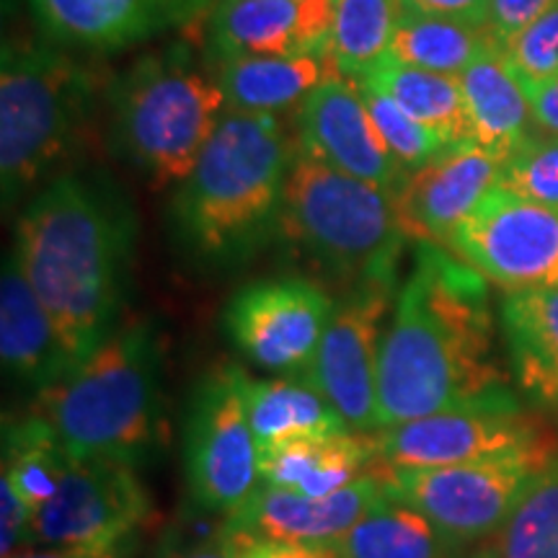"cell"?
I'll return each instance as SVG.
<instances>
[{
  "label": "cell",
  "instance_id": "6da1fadb",
  "mask_svg": "<svg viewBox=\"0 0 558 558\" xmlns=\"http://www.w3.org/2000/svg\"><path fill=\"white\" fill-rule=\"evenodd\" d=\"M514 399L494 352L486 277L416 243L380 344V429L439 411Z\"/></svg>",
  "mask_w": 558,
  "mask_h": 558
},
{
  "label": "cell",
  "instance_id": "7a4b0ae2",
  "mask_svg": "<svg viewBox=\"0 0 558 558\" xmlns=\"http://www.w3.org/2000/svg\"><path fill=\"white\" fill-rule=\"evenodd\" d=\"M132 248L130 207L109 186L73 173L50 181L16 222L13 254L73 369L120 326Z\"/></svg>",
  "mask_w": 558,
  "mask_h": 558
},
{
  "label": "cell",
  "instance_id": "3957f363",
  "mask_svg": "<svg viewBox=\"0 0 558 558\" xmlns=\"http://www.w3.org/2000/svg\"><path fill=\"white\" fill-rule=\"evenodd\" d=\"M295 150L277 114L226 111L171 202L181 246L209 267L254 256L279 230Z\"/></svg>",
  "mask_w": 558,
  "mask_h": 558
},
{
  "label": "cell",
  "instance_id": "277c9868",
  "mask_svg": "<svg viewBox=\"0 0 558 558\" xmlns=\"http://www.w3.org/2000/svg\"><path fill=\"white\" fill-rule=\"evenodd\" d=\"M163 349L156 326L130 318L90 357L39 390L34 414L70 460L137 465L163 437Z\"/></svg>",
  "mask_w": 558,
  "mask_h": 558
},
{
  "label": "cell",
  "instance_id": "5b68a950",
  "mask_svg": "<svg viewBox=\"0 0 558 558\" xmlns=\"http://www.w3.org/2000/svg\"><path fill=\"white\" fill-rule=\"evenodd\" d=\"M99 78L39 39H5L0 62V179L13 205L73 156L94 114Z\"/></svg>",
  "mask_w": 558,
  "mask_h": 558
},
{
  "label": "cell",
  "instance_id": "8992f818",
  "mask_svg": "<svg viewBox=\"0 0 558 558\" xmlns=\"http://www.w3.org/2000/svg\"><path fill=\"white\" fill-rule=\"evenodd\" d=\"M282 230L308 259L357 288L396 282L403 241L393 194L295 150L284 184Z\"/></svg>",
  "mask_w": 558,
  "mask_h": 558
},
{
  "label": "cell",
  "instance_id": "52a82bcc",
  "mask_svg": "<svg viewBox=\"0 0 558 558\" xmlns=\"http://www.w3.org/2000/svg\"><path fill=\"white\" fill-rule=\"evenodd\" d=\"M117 143L156 186L190 177L228 111L215 75L184 45L143 54L109 90Z\"/></svg>",
  "mask_w": 558,
  "mask_h": 558
},
{
  "label": "cell",
  "instance_id": "ba28073f",
  "mask_svg": "<svg viewBox=\"0 0 558 558\" xmlns=\"http://www.w3.org/2000/svg\"><path fill=\"white\" fill-rule=\"evenodd\" d=\"M554 460L558 445H546L437 469H375V476L388 497L414 507L458 546H471L499 533Z\"/></svg>",
  "mask_w": 558,
  "mask_h": 558
},
{
  "label": "cell",
  "instance_id": "9c48e42d",
  "mask_svg": "<svg viewBox=\"0 0 558 558\" xmlns=\"http://www.w3.org/2000/svg\"><path fill=\"white\" fill-rule=\"evenodd\" d=\"M184 465L192 499L207 512L235 514L262 488L259 442L235 365L213 369L194 388L184 424Z\"/></svg>",
  "mask_w": 558,
  "mask_h": 558
},
{
  "label": "cell",
  "instance_id": "30bf717a",
  "mask_svg": "<svg viewBox=\"0 0 558 558\" xmlns=\"http://www.w3.org/2000/svg\"><path fill=\"white\" fill-rule=\"evenodd\" d=\"M150 509L132 463L70 460L54 497L32 518L26 546L132 554Z\"/></svg>",
  "mask_w": 558,
  "mask_h": 558
},
{
  "label": "cell",
  "instance_id": "8fae6325",
  "mask_svg": "<svg viewBox=\"0 0 558 558\" xmlns=\"http://www.w3.org/2000/svg\"><path fill=\"white\" fill-rule=\"evenodd\" d=\"M375 469H437L501 452L558 445L538 416L527 414L518 399L476 403L396 424L375 432Z\"/></svg>",
  "mask_w": 558,
  "mask_h": 558
},
{
  "label": "cell",
  "instance_id": "7c38bea8",
  "mask_svg": "<svg viewBox=\"0 0 558 558\" xmlns=\"http://www.w3.org/2000/svg\"><path fill=\"white\" fill-rule=\"evenodd\" d=\"M448 248L507 292L558 288V209L499 184L460 222Z\"/></svg>",
  "mask_w": 558,
  "mask_h": 558
},
{
  "label": "cell",
  "instance_id": "4fadbf2b",
  "mask_svg": "<svg viewBox=\"0 0 558 558\" xmlns=\"http://www.w3.org/2000/svg\"><path fill=\"white\" fill-rule=\"evenodd\" d=\"M333 305L311 279H259L228 303L226 331L256 367L303 378L329 329Z\"/></svg>",
  "mask_w": 558,
  "mask_h": 558
},
{
  "label": "cell",
  "instance_id": "5bb4252c",
  "mask_svg": "<svg viewBox=\"0 0 558 558\" xmlns=\"http://www.w3.org/2000/svg\"><path fill=\"white\" fill-rule=\"evenodd\" d=\"M396 282H365L333 305L318 354L303 380L344 416L352 432L380 429L378 365L383 318L390 308Z\"/></svg>",
  "mask_w": 558,
  "mask_h": 558
},
{
  "label": "cell",
  "instance_id": "9a60e30c",
  "mask_svg": "<svg viewBox=\"0 0 558 558\" xmlns=\"http://www.w3.org/2000/svg\"><path fill=\"white\" fill-rule=\"evenodd\" d=\"M298 148L347 177L399 194L407 173L383 143L357 78L333 75L298 107Z\"/></svg>",
  "mask_w": 558,
  "mask_h": 558
},
{
  "label": "cell",
  "instance_id": "2e32d148",
  "mask_svg": "<svg viewBox=\"0 0 558 558\" xmlns=\"http://www.w3.org/2000/svg\"><path fill=\"white\" fill-rule=\"evenodd\" d=\"M499 160L471 143L450 145L422 169L407 173L396 207L409 239L448 246L460 222L499 184Z\"/></svg>",
  "mask_w": 558,
  "mask_h": 558
},
{
  "label": "cell",
  "instance_id": "e0dca14e",
  "mask_svg": "<svg viewBox=\"0 0 558 558\" xmlns=\"http://www.w3.org/2000/svg\"><path fill=\"white\" fill-rule=\"evenodd\" d=\"M333 0H220L209 13L215 58L329 54Z\"/></svg>",
  "mask_w": 558,
  "mask_h": 558
},
{
  "label": "cell",
  "instance_id": "ac0fdd59",
  "mask_svg": "<svg viewBox=\"0 0 558 558\" xmlns=\"http://www.w3.org/2000/svg\"><path fill=\"white\" fill-rule=\"evenodd\" d=\"M383 497H386L383 481L375 473H367L341 492L318 499L264 486L246 507L230 518L256 543L331 546Z\"/></svg>",
  "mask_w": 558,
  "mask_h": 558
},
{
  "label": "cell",
  "instance_id": "d6986e66",
  "mask_svg": "<svg viewBox=\"0 0 558 558\" xmlns=\"http://www.w3.org/2000/svg\"><path fill=\"white\" fill-rule=\"evenodd\" d=\"M41 29L62 45L111 52L169 32L207 0H29Z\"/></svg>",
  "mask_w": 558,
  "mask_h": 558
},
{
  "label": "cell",
  "instance_id": "ffe728a7",
  "mask_svg": "<svg viewBox=\"0 0 558 558\" xmlns=\"http://www.w3.org/2000/svg\"><path fill=\"white\" fill-rule=\"evenodd\" d=\"M0 357L5 375L34 393L73 373L50 313L21 271L13 248L0 279Z\"/></svg>",
  "mask_w": 558,
  "mask_h": 558
},
{
  "label": "cell",
  "instance_id": "44dd1931",
  "mask_svg": "<svg viewBox=\"0 0 558 558\" xmlns=\"http://www.w3.org/2000/svg\"><path fill=\"white\" fill-rule=\"evenodd\" d=\"M378 465L375 432H344L331 437H303L259 448L264 486L284 488L303 497H329Z\"/></svg>",
  "mask_w": 558,
  "mask_h": 558
},
{
  "label": "cell",
  "instance_id": "7402d4cb",
  "mask_svg": "<svg viewBox=\"0 0 558 558\" xmlns=\"http://www.w3.org/2000/svg\"><path fill=\"white\" fill-rule=\"evenodd\" d=\"M499 318L522 396L541 409H558V288L507 292Z\"/></svg>",
  "mask_w": 558,
  "mask_h": 558
},
{
  "label": "cell",
  "instance_id": "603a6c76",
  "mask_svg": "<svg viewBox=\"0 0 558 558\" xmlns=\"http://www.w3.org/2000/svg\"><path fill=\"white\" fill-rule=\"evenodd\" d=\"M458 81L463 88L469 143L505 163L527 140V124L533 120L520 78L499 47H492L465 68Z\"/></svg>",
  "mask_w": 558,
  "mask_h": 558
},
{
  "label": "cell",
  "instance_id": "cb8c5ba5",
  "mask_svg": "<svg viewBox=\"0 0 558 558\" xmlns=\"http://www.w3.org/2000/svg\"><path fill=\"white\" fill-rule=\"evenodd\" d=\"M341 75L329 54L300 58H226L218 60L215 78L226 94L228 111L277 114L300 107L320 83Z\"/></svg>",
  "mask_w": 558,
  "mask_h": 558
},
{
  "label": "cell",
  "instance_id": "d4e9b609",
  "mask_svg": "<svg viewBox=\"0 0 558 558\" xmlns=\"http://www.w3.org/2000/svg\"><path fill=\"white\" fill-rule=\"evenodd\" d=\"M239 388L259 448L303 437L344 435L349 424L329 399L303 378H251L239 367Z\"/></svg>",
  "mask_w": 558,
  "mask_h": 558
},
{
  "label": "cell",
  "instance_id": "484cf974",
  "mask_svg": "<svg viewBox=\"0 0 558 558\" xmlns=\"http://www.w3.org/2000/svg\"><path fill=\"white\" fill-rule=\"evenodd\" d=\"M331 548L339 558H458L463 550L422 512L388 494Z\"/></svg>",
  "mask_w": 558,
  "mask_h": 558
},
{
  "label": "cell",
  "instance_id": "4316f807",
  "mask_svg": "<svg viewBox=\"0 0 558 558\" xmlns=\"http://www.w3.org/2000/svg\"><path fill=\"white\" fill-rule=\"evenodd\" d=\"M357 81L383 90L414 120L442 132L450 143H469V120H465L463 88L456 75L432 73L386 54Z\"/></svg>",
  "mask_w": 558,
  "mask_h": 558
},
{
  "label": "cell",
  "instance_id": "83f0119b",
  "mask_svg": "<svg viewBox=\"0 0 558 558\" xmlns=\"http://www.w3.org/2000/svg\"><path fill=\"white\" fill-rule=\"evenodd\" d=\"M492 47L497 45L484 26H471L463 21L422 13L403 5L388 54L407 62V65L458 78L465 68L473 65Z\"/></svg>",
  "mask_w": 558,
  "mask_h": 558
},
{
  "label": "cell",
  "instance_id": "f1b7e54d",
  "mask_svg": "<svg viewBox=\"0 0 558 558\" xmlns=\"http://www.w3.org/2000/svg\"><path fill=\"white\" fill-rule=\"evenodd\" d=\"M70 458L54 439L41 416L29 414L5 418L3 427V478L29 507L32 518L58 492Z\"/></svg>",
  "mask_w": 558,
  "mask_h": 558
},
{
  "label": "cell",
  "instance_id": "f546056e",
  "mask_svg": "<svg viewBox=\"0 0 558 558\" xmlns=\"http://www.w3.org/2000/svg\"><path fill=\"white\" fill-rule=\"evenodd\" d=\"M403 0H333L329 58L341 75L362 78L390 52Z\"/></svg>",
  "mask_w": 558,
  "mask_h": 558
},
{
  "label": "cell",
  "instance_id": "4dcf8cb0",
  "mask_svg": "<svg viewBox=\"0 0 558 558\" xmlns=\"http://www.w3.org/2000/svg\"><path fill=\"white\" fill-rule=\"evenodd\" d=\"M486 548L492 558H558V460L530 484Z\"/></svg>",
  "mask_w": 558,
  "mask_h": 558
},
{
  "label": "cell",
  "instance_id": "1f68e13d",
  "mask_svg": "<svg viewBox=\"0 0 558 558\" xmlns=\"http://www.w3.org/2000/svg\"><path fill=\"white\" fill-rule=\"evenodd\" d=\"M360 86L369 114H373L375 128H378L383 143L388 145L390 156L396 158V163L401 166L403 173L422 169L424 163H429L432 158L439 156V153H445L450 145H456L450 143L442 132L432 130L427 124L414 120L407 109H401L399 104L383 94V90L367 86L365 81H360Z\"/></svg>",
  "mask_w": 558,
  "mask_h": 558
},
{
  "label": "cell",
  "instance_id": "d6a6232c",
  "mask_svg": "<svg viewBox=\"0 0 558 558\" xmlns=\"http://www.w3.org/2000/svg\"><path fill=\"white\" fill-rule=\"evenodd\" d=\"M499 186L535 205L558 209V135L527 137L501 163Z\"/></svg>",
  "mask_w": 558,
  "mask_h": 558
},
{
  "label": "cell",
  "instance_id": "836d02e7",
  "mask_svg": "<svg viewBox=\"0 0 558 558\" xmlns=\"http://www.w3.org/2000/svg\"><path fill=\"white\" fill-rule=\"evenodd\" d=\"M499 52L520 83L558 78V3L509 39Z\"/></svg>",
  "mask_w": 558,
  "mask_h": 558
},
{
  "label": "cell",
  "instance_id": "e575fe53",
  "mask_svg": "<svg viewBox=\"0 0 558 558\" xmlns=\"http://www.w3.org/2000/svg\"><path fill=\"white\" fill-rule=\"evenodd\" d=\"M256 543L230 514H222V522L197 541L179 543L160 558H248Z\"/></svg>",
  "mask_w": 558,
  "mask_h": 558
},
{
  "label": "cell",
  "instance_id": "d590c367",
  "mask_svg": "<svg viewBox=\"0 0 558 558\" xmlns=\"http://www.w3.org/2000/svg\"><path fill=\"white\" fill-rule=\"evenodd\" d=\"M554 3H558V0H492L484 29L501 50L509 39L518 37L527 24H533Z\"/></svg>",
  "mask_w": 558,
  "mask_h": 558
},
{
  "label": "cell",
  "instance_id": "8d00e7d4",
  "mask_svg": "<svg viewBox=\"0 0 558 558\" xmlns=\"http://www.w3.org/2000/svg\"><path fill=\"white\" fill-rule=\"evenodd\" d=\"M0 505H3V512H0V518H3L0 520V556L13 558L21 554V548H26L32 512L5 478H0Z\"/></svg>",
  "mask_w": 558,
  "mask_h": 558
},
{
  "label": "cell",
  "instance_id": "74e56055",
  "mask_svg": "<svg viewBox=\"0 0 558 558\" xmlns=\"http://www.w3.org/2000/svg\"><path fill=\"white\" fill-rule=\"evenodd\" d=\"M488 3L492 0H403V5H409V9L456 19L471 26H486Z\"/></svg>",
  "mask_w": 558,
  "mask_h": 558
},
{
  "label": "cell",
  "instance_id": "f35d334b",
  "mask_svg": "<svg viewBox=\"0 0 558 558\" xmlns=\"http://www.w3.org/2000/svg\"><path fill=\"white\" fill-rule=\"evenodd\" d=\"M525 88L533 120L548 135H558V78L541 83H522Z\"/></svg>",
  "mask_w": 558,
  "mask_h": 558
},
{
  "label": "cell",
  "instance_id": "ab89813d",
  "mask_svg": "<svg viewBox=\"0 0 558 558\" xmlns=\"http://www.w3.org/2000/svg\"><path fill=\"white\" fill-rule=\"evenodd\" d=\"M248 558H339L331 546H290V543H259Z\"/></svg>",
  "mask_w": 558,
  "mask_h": 558
},
{
  "label": "cell",
  "instance_id": "60d3db41",
  "mask_svg": "<svg viewBox=\"0 0 558 558\" xmlns=\"http://www.w3.org/2000/svg\"><path fill=\"white\" fill-rule=\"evenodd\" d=\"M130 554H101V550H81V548H45L26 550L13 558H128Z\"/></svg>",
  "mask_w": 558,
  "mask_h": 558
},
{
  "label": "cell",
  "instance_id": "b9f144b4",
  "mask_svg": "<svg viewBox=\"0 0 558 558\" xmlns=\"http://www.w3.org/2000/svg\"><path fill=\"white\" fill-rule=\"evenodd\" d=\"M460 558H492V556H488V548H481V550H476V554L460 556Z\"/></svg>",
  "mask_w": 558,
  "mask_h": 558
}]
</instances>
